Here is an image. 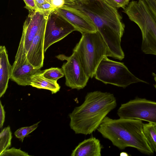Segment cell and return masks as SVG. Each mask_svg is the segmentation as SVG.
I'll return each instance as SVG.
<instances>
[{"mask_svg": "<svg viewBox=\"0 0 156 156\" xmlns=\"http://www.w3.org/2000/svg\"><path fill=\"white\" fill-rule=\"evenodd\" d=\"M61 8L89 18L106 44L109 57L120 60L124 58L121 41L125 25L116 8L105 0H75Z\"/></svg>", "mask_w": 156, "mask_h": 156, "instance_id": "1", "label": "cell"}, {"mask_svg": "<svg viewBox=\"0 0 156 156\" xmlns=\"http://www.w3.org/2000/svg\"><path fill=\"white\" fill-rule=\"evenodd\" d=\"M116 106L112 94L98 90L88 92L83 103L69 114L70 127L75 134H90Z\"/></svg>", "mask_w": 156, "mask_h": 156, "instance_id": "2", "label": "cell"}, {"mask_svg": "<svg viewBox=\"0 0 156 156\" xmlns=\"http://www.w3.org/2000/svg\"><path fill=\"white\" fill-rule=\"evenodd\" d=\"M142 120L119 118L113 119L106 116L97 129L102 136L110 140L114 146L123 150L135 148L142 153L153 154L143 131Z\"/></svg>", "mask_w": 156, "mask_h": 156, "instance_id": "3", "label": "cell"}, {"mask_svg": "<svg viewBox=\"0 0 156 156\" xmlns=\"http://www.w3.org/2000/svg\"><path fill=\"white\" fill-rule=\"evenodd\" d=\"M73 51L76 54L86 74L91 78L102 59L109 57L108 47L98 31L82 34Z\"/></svg>", "mask_w": 156, "mask_h": 156, "instance_id": "4", "label": "cell"}, {"mask_svg": "<svg viewBox=\"0 0 156 156\" xmlns=\"http://www.w3.org/2000/svg\"><path fill=\"white\" fill-rule=\"evenodd\" d=\"M126 15L140 28L142 34L141 50L144 53L156 55V21L143 1L130 7Z\"/></svg>", "mask_w": 156, "mask_h": 156, "instance_id": "5", "label": "cell"}, {"mask_svg": "<svg viewBox=\"0 0 156 156\" xmlns=\"http://www.w3.org/2000/svg\"><path fill=\"white\" fill-rule=\"evenodd\" d=\"M107 56L101 60L95 71V78L105 84L125 88L139 82L147 83L133 74L123 62L112 60Z\"/></svg>", "mask_w": 156, "mask_h": 156, "instance_id": "6", "label": "cell"}, {"mask_svg": "<svg viewBox=\"0 0 156 156\" xmlns=\"http://www.w3.org/2000/svg\"><path fill=\"white\" fill-rule=\"evenodd\" d=\"M117 114L120 118L137 119L156 124V102L136 98L121 104Z\"/></svg>", "mask_w": 156, "mask_h": 156, "instance_id": "7", "label": "cell"}, {"mask_svg": "<svg viewBox=\"0 0 156 156\" xmlns=\"http://www.w3.org/2000/svg\"><path fill=\"white\" fill-rule=\"evenodd\" d=\"M50 12L35 11L29 12L23 23V33L15 61L27 58V54L34 38Z\"/></svg>", "mask_w": 156, "mask_h": 156, "instance_id": "8", "label": "cell"}, {"mask_svg": "<svg viewBox=\"0 0 156 156\" xmlns=\"http://www.w3.org/2000/svg\"><path fill=\"white\" fill-rule=\"evenodd\" d=\"M76 28L55 9L51 11L48 16L46 24L44 44L45 53L54 43L64 38Z\"/></svg>", "mask_w": 156, "mask_h": 156, "instance_id": "9", "label": "cell"}, {"mask_svg": "<svg viewBox=\"0 0 156 156\" xmlns=\"http://www.w3.org/2000/svg\"><path fill=\"white\" fill-rule=\"evenodd\" d=\"M58 59L66 60L62 67L66 78V85L72 89H83L87 85L89 77L85 72L76 53L73 51L69 56L60 54Z\"/></svg>", "mask_w": 156, "mask_h": 156, "instance_id": "10", "label": "cell"}, {"mask_svg": "<svg viewBox=\"0 0 156 156\" xmlns=\"http://www.w3.org/2000/svg\"><path fill=\"white\" fill-rule=\"evenodd\" d=\"M40 69L34 68L27 58L15 61L12 66L10 79L19 85H30L31 76L40 72Z\"/></svg>", "mask_w": 156, "mask_h": 156, "instance_id": "11", "label": "cell"}, {"mask_svg": "<svg viewBox=\"0 0 156 156\" xmlns=\"http://www.w3.org/2000/svg\"><path fill=\"white\" fill-rule=\"evenodd\" d=\"M46 21L47 19L34 38L26 55L29 62L37 69H41L43 65L44 39Z\"/></svg>", "mask_w": 156, "mask_h": 156, "instance_id": "12", "label": "cell"}, {"mask_svg": "<svg viewBox=\"0 0 156 156\" xmlns=\"http://www.w3.org/2000/svg\"><path fill=\"white\" fill-rule=\"evenodd\" d=\"M55 9L60 15L74 26L76 31L81 34L97 31L94 23L89 18L63 8H59Z\"/></svg>", "mask_w": 156, "mask_h": 156, "instance_id": "13", "label": "cell"}, {"mask_svg": "<svg viewBox=\"0 0 156 156\" xmlns=\"http://www.w3.org/2000/svg\"><path fill=\"white\" fill-rule=\"evenodd\" d=\"M103 147L100 140L94 137L85 139L72 151L71 156H101Z\"/></svg>", "mask_w": 156, "mask_h": 156, "instance_id": "14", "label": "cell"}, {"mask_svg": "<svg viewBox=\"0 0 156 156\" xmlns=\"http://www.w3.org/2000/svg\"><path fill=\"white\" fill-rule=\"evenodd\" d=\"M12 66L8 59L6 49L5 46L0 47V97L5 93L8 88L10 79Z\"/></svg>", "mask_w": 156, "mask_h": 156, "instance_id": "15", "label": "cell"}, {"mask_svg": "<svg viewBox=\"0 0 156 156\" xmlns=\"http://www.w3.org/2000/svg\"><path fill=\"white\" fill-rule=\"evenodd\" d=\"M30 85L38 89L49 90L51 91L52 94L56 93L59 90L60 88L57 81L44 77L41 70L31 76Z\"/></svg>", "mask_w": 156, "mask_h": 156, "instance_id": "16", "label": "cell"}, {"mask_svg": "<svg viewBox=\"0 0 156 156\" xmlns=\"http://www.w3.org/2000/svg\"><path fill=\"white\" fill-rule=\"evenodd\" d=\"M143 131L151 149L156 152V124L151 122L143 124Z\"/></svg>", "mask_w": 156, "mask_h": 156, "instance_id": "17", "label": "cell"}, {"mask_svg": "<svg viewBox=\"0 0 156 156\" xmlns=\"http://www.w3.org/2000/svg\"><path fill=\"white\" fill-rule=\"evenodd\" d=\"M12 138L10 126L4 128L1 131L0 133V155L10 147Z\"/></svg>", "mask_w": 156, "mask_h": 156, "instance_id": "18", "label": "cell"}, {"mask_svg": "<svg viewBox=\"0 0 156 156\" xmlns=\"http://www.w3.org/2000/svg\"><path fill=\"white\" fill-rule=\"evenodd\" d=\"M42 73L45 78L56 81L65 76L62 68L58 67H51L42 70Z\"/></svg>", "mask_w": 156, "mask_h": 156, "instance_id": "19", "label": "cell"}, {"mask_svg": "<svg viewBox=\"0 0 156 156\" xmlns=\"http://www.w3.org/2000/svg\"><path fill=\"white\" fill-rule=\"evenodd\" d=\"M40 122H39L29 126L24 127L19 129L15 132V135L23 142L24 137L37 129Z\"/></svg>", "mask_w": 156, "mask_h": 156, "instance_id": "20", "label": "cell"}, {"mask_svg": "<svg viewBox=\"0 0 156 156\" xmlns=\"http://www.w3.org/2000/svg\"><path fill=\"white\" fill-rule=\"evenodd\" d=\"M35 11L48 12L55 9L48 0H35Z\"/></svg>", "mask_w": 156, "mask_h": 156, "instance_id": "21", "label": "cell"}, {"mask_svg": "<svg viewBox=\"0 0 156 156\" xmlns=\"http://www.w3.org/2000/svg\"><path fill=\"white\" fill-rule=\"evenodd\" d=\"M0 156H30L28 153L21 151L20 149H17L14 147L8 149L0 155Z\"/></svg>", "mask_w": 156, "mask_h": 156, "instance_id": "22", "label": "cell"}, {"mask_svg": "<svg viewBox=\"0 0 156 156\" xmlns=\"http://www.w3.org/2000/svg\"><path fill=\"white\" fill-rule=\"evenodd\" d=\"M112 6L124 9L129 3L130 0H105Z\"/></svg>", "mask_w": 156, "mask_h": 156, "instance_id": "23", "label": "cell"}, {"mask_svg": "<svg viewBox=\"0 0 156 156\" xmlns=\"http://www.w3.org/2000/svg\"><path fill=\"white\" fill-rule=\"evenodd\" d=\"M55 9L73 3L75 0H48Z\"/></svg>", "mask_w": 156, "mask_h": 156, "instance_id": "24", "label": "cell"}, {"mask_svg": "<svg viewBox=\"0 0 156 156\" xmlns=\"http://www.w3.org/2000/svg\"><path fill=\"white\" fill-rule=\"evenodd\" d=\"M156 21V0H142Z\"/></svg>", "mask_w": 156, "mask_h": 156, "instance_id": "25", "label": "cell"}, {"mask_svg": "<svg viewBox=\"0 0 156 156\" xmlns=\"http://www.w3.org/2000/svg\"><path fill=\"white\" fill-rule=\"evenodd\" d=\"M26 5L24 8L27 9L29 12L35 11V0H23Z\"/></svg>", "mask_w": 156, "mask_h": 156, "instance_id": "26", "label": "cell"}, {"mask_svg": "<svg viewBox=\"0 0 156 156\" xmlns=\"http://www.w3.org/2000/svg\"><path fill=\"white\" fill-rule=\"evenodd\" d=\"M5 112L1 101H0V128H2L5 121Z\"/></svg>", "mask_w": 156, "mask_h": 156, "instance_id": "27", "label": "cell"}, {"mask_svg": "<svg viewBox=\"0 0 156 156\" xmlns=\"http://www.w3.org/2000/svg\"><path fill=\"white\" fill-rule=\"evenodd\" d=\"M152 75L154 77V79L155 80V84L154 85V86L155 88L156 89V74L155 73H153Z\"/></svg>", "mask_w": 156, "mask_h": 156, "instance_id": "28", "label": "cell"}, {"mask_svg": "<svg viewBox=\"0 0 156 156\" xmlns=\"http://www.w3.org/2000/svg\"></svg>", "mask_w": 156, "mask_h": 156, "instance_id": "29", "label": "cell"}]
</instances>
